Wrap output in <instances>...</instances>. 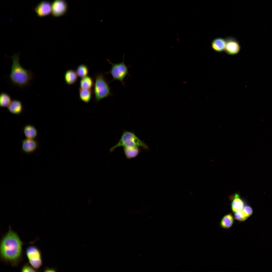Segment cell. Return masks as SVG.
<instances>
[{
    "label": "cell",
    "instance_id": "1",
    "mask_svg": "<svg viewBox=\"0 0 272 272\" xmlns=\"http://www.w3.org/2000/svg\"><path fill=\"white\" fill-rule=\"evenodd\" d=\"M23 244L17 233L9 226L8 232L1 240V259L12 266L17 265L22 260Z\"/></svg>",
    "mask_w": 272,
    "mask_h": 272
},
{
    "label": "cell",
    "instance_id": "2",
    "mask_svg": "<svg viewBox=\"0 0 272 272\" xmlns=\"http://www.w3.org/2000/svg\"><path fill=\"white\" fill-rule=\"evenodd\" d=\"M11 58L12 62L9 77L11 83L20 87L27 86L32 79L33 73L21 65L19 62V53L14 54Z\"/></svg>",
    "mask_w": 272,
    "mask_h": 272
},
{
    "label": "cell",
    "instance_id": "3",
    "mask_svg": "<svg viewBox=\"0 0 272 272\" xmlns=\"http://www.w3.org/2000/svg\"><path fill=\"white\" fill-rule=\"evenodd\" d=\"M111 89L109 83L103 73L96 74L93 90L96 101L98 102L101 99L112 95Z\"/></svg>",
    "mask_w": 272,
    "mask_h": 272
},
{
    "label": "cell",
    "instance_id": "4",
    "mask_svg": "<svg viewBox=\"0 0 272 272\" xmlns=\"http://www.w3.org/2000/svg\"><path fill=\"white\" fill-rule=\"evenodd\" d=\"M121 146L127 148L141 147L146 149H149L148 146L133 133L128 131H124L118 142L111 148L110 151L112 152Z\"/></svg>",
    "mask_w": 272,
    "mask_h": 272
},
{
    "label": "cell",
    "instance_id": "5",
    "mask_svg": "<svg viewBox=\"0 0 272 272\" xmlns=\"http://www.w3.org/2000/svg\"><path fill=\"white\" fill-rule=\"evenodd\" d=\"M124 55L122 62L120 63H113L109 59H107L109 63L111 65L110 71L106 73V74H110L113 78L112 81L114 80L120 81L122 84L124 85V79L127 75L129 74L128 67L124 62Z\"/></svg>",
    "mask_w": 272,
    "mask_h": 272
},
{
    "label": "cell",
    "instance_id": "6",
    "mask_svg": "<svg viewBox=\"0 0 272 272\" xmlns=\"http://www.w3.org/2000/svg\"><path fill=\"white\" fill-rule=\"evenodd\" d=\"M26 253L30 264L38 270L43 262L40 250L35 246H30L26 248Z\"/></svg>",
    "mask_w": 272,
    "mask_h": 272
},
{
    "label": "cell",
    "instance_id": "7",
    "mask_svg": "<svg viewBox=\"0 0 272 272\" xmlns=\"http://www.w3.org/2000/svg\"><path fill=\"white\" fill-rule=\"evenodd\" d=\"M21 142L20 151L22 154L27 155H30L36 153L39 150L41 146V142L38 139L25 138L21 140Z\"/></svg>",
    "mask_w": 272,
    "mask_h": 272
},
{
    "label": "cell",
    "instance_id": "8",
    "mask_svg": "<svg viewBox=\"0 0 272 272\" xmlns=\"http://www.w3.org/2000/svg\"><path fill=\"white\" fill-rule=\"evenodd\" d=\"M226 45L225 51L227 54L234 55L238 54L241 49L240 44L234 38L228 37L225 39Z\"/></svg>",
    "mask_w": 272,
    "mask_h": 272
},
{
    "label": "cell",
    "instance_id": "9",
    "mask_svg": "<svg viewBox=\"0 0 272 272\" xmlns=\"http://www.w3.org/2000/svg\"><path fill=\"white\" fill-rule=\"evenodd\" d=\"M67 9V4L65 0H55L52 4V14L55 17L61 16L66 13Z\"/></svg>",
    "mask_w": 272,
    "mask_h": 272
},
{
    "label": "cell",
    "instance_id": "10",
    "mask_svg": "<svg viewBox=\"0 0 272 272\" xmlns=\"http://www.w3.org/2000/svg\"><path fill=\"white\" fill-rule=\"evenodd\" d=\"M35 11L38 16H45L51 12L52 5L49 2H42L37 5L35 9Z\"/></svg>",
    "mask_w": 272,
    "mask_h": 272
},
{
    "label": "cell",
    "instance_id": "11",
    "mask_svg": "<svg viewBox=\"0 0 272 272\" xmlns=\"http://www.w3.org/2000/svg\"><path fill=\"white\" fill-rule=\"evenodd\" d=\"M21 130L25 138L31 139H38V131L34 125L30 124H25L22 127Z\"/></svg>",
    "mask_w": 272,
    "mask_h": 272
},
{
    "label": "cell",
    "instance_id": "12",
    "mask_svg": "<svg viewBox=\"0 0 272 272\" xmlns=\"http://www.w3.org/2000/svg\"><path fill=\"white\" fill-rule=\"evenodd\" d=\"M230 199L231 201V208L233 212H236L242 210L244 207V202L238 193L230 195Z\"/></svg>",
    "mask_w": 272,
    "mask_h": 272
},
{
    "label": "cell",
    "instance_id": "13",
    "mask_svg": "<svg viewBox=\"0 0 272 272\" xmlns=\"http://www.w3.org/2000/svg\"><path fill=\"white\" fill-rule=\"evenodd\" d=\"M8 111L11 113L18 115L21 114L23 110V107L22 102L19 100H12L7 107Z\"/></svg>",
    "mask_w": 272,
    "mask_h": 272
},
{
    "label": "cell",
    "instance_id": "14",
    "mask_svg": "<svg viewBox=\"0 0 272 272\" xmlns=\"http://www.w3.org/2000/svg\"><path fill=\"white\" fill-rule=\"evenodd\" d=\"M211 47L213 50L218 52H221L225 51L226 41L225 39L218 37L214 39L211 43Z\"/></svg>",
    "mask_w": 272,
    "mask_h": 272
},
{
    "label": "cell",
    "instance_id": "15",
    "mask_svg": "<svg viewBox=\"0 0 272 272\" xmlns=\"http://www.w3.org/2000/svg\"><path fill=\"white\" fill-rule=\"evenodd\" d=\"M78 76L76 72L74 70L72 69L68 70L65 72L64 74L65 81L68 85H73L77 81Z\"/></svg>",
    "mask_w": 272,
    "mask_h": 272
},
{
    "label": "cell",
    "instance_id": "16",
    "mask_svg": "<svg viewBox=\"0 0 272 272\" xmlns=\"http://www.w3.org/2000/svg\"><path fill=\"white\" fill-rule=\"evenodd\" d=\"M78 91L80 99L86 103H89L91 98L93 90L92 89H86L79 88Z\"/></svg>",
    "mask_w": 272,
    "mask_h": 272
},
{
    "label": "cell",
    "instance_id": "17",
    "mask_svg": "<svg viewBox=\"0 0 272 272\" xmlns=\"http://www.w3.org/2000/svg\"><path fill=\"white\" fill-rule=\"evenodd\" d=\"M234 222V217L231 214L225 215L222 218L220 225L222 228L228 229L230 228Z\"/></svg>",
    "mask_w": 272,
    "mask_h": 272
},
{
    "label": "cell",
    "instance_id": "18",
    "mask_svg": "<svg viewBox=\"0 0 272 272\" xmlns=\"http://www.w3.org/2000/svg\"><path fill=\"white\" fill-rule=\"evenodd\" d=\"M94 81L93 78L87 76L82 78L79 82L80 88L84 89H91L93 87Z\"/></svg>",
    "mask_w": 272,
    "mask_h": 272
},
{
    "label": "cell",
    "instance_id": "19",
    "mask_svg": "<svg viewBox=\"0 0 272 272\" xmlns=\"http://www.w3.org/2000/svg\"><path fill=\"white\" fill-rule=\"evenodd\" d=\"M125 155L129 159L134 158L137 156L139 152V147L127 148L123 147Z\"/></svg>",
    "mask_w": 272,
    "mask_h": 272
},
{
    "label": "cell",
    "instance_id": "20",
    "mask_svg": "<svg viewBox=\"0 0 272 272\" xmlns=\"http://www.w3.org/2000/svg\"><path fill=\"white\" fill-rule=\"evenodd\" d=\"M10 96L7 93L2 92L0 94V107H7L12 101Z\"/></svg>",
    "mask_w": 272,
    "mask_h": 272
},
{
    "label": "cell",
    "instance_id": "21",
    "mask_svg": "<svg viewBox=\"0 0 272 272\" xmlns=\"http://www.w3.org/2000/svg\"><path fill=\"white\" fill-rule=\"evenodd\" d=\"M76 72L78 76L80 78H82L88 76L89 70L87 65L82 64L78 66L76 69Z\"/></svg>",
    "mask_w": 272,
    "mask_h": 272
},
{
    "label": "cell",
    "instance_id": "22",
    "mask_svg": "<svg viewBox=\"0 0 272 272\" xmlns=\"http://www.w3.org/2000/svg\"><path fill=\"white\" fill-rule=\"evenodd\" d=\"M242 210L234 212V217L237 220L240 221H243L248 218Z\"/></svg>",
    "mask_w": 272,
    "mask_h": 272
},
{
    "label": "cell",
    "instance_id": "23",
    "mask_svg": "<svg viewBox=\"0 0 272 272\" xmlns=\"http://www.w3.org/2000/svg\"><path fill=\"white\" fill-rule=\"evenodd\" d=\"M38 270L27 263L24 264L21 268L22 272H36Z\"/></svg>",
    "mask_w": 272,
    "mask_h": 272
},
{
    "label": "cell",
    "instance_id": "24",
    "mask_svg": "<svg viewBox=\"0 0 272 272\" xmlns=\"http://www.w3.org/2000/svg\"><path fill=\"white\" fill-rule=\"evenodd\" d=\"M242 210L249 217L252 214V211L251 208L249 206H244Z\"/></svg>",
    "mask_w": 272,
    "mask_h": 272
},
{
    "label": "cell",
    "instance_id": "25",
    "mask_svg": "<svg viewBox=\"0 0 272 272\" xmlns=\"http://www.w3.org/2000/svg\"><path fill=\"white\" fill-rule=\"evenodd\" d=\"M44 271L46 272H56V269L54 268H49L48 267H46L44 270Z\"/></svg>",
    "mask_w": 272,
    "mask_h": 272
}]
</instances>
